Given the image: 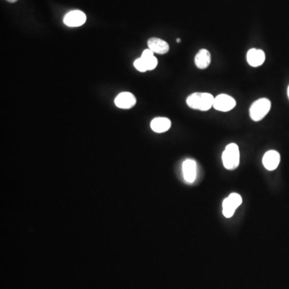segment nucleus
<instances>
[{"mask_svg":"<svg viewBox=\"0 0 289 289\" xmlns=\"http://www.w3.org/2000/svg\"><path fill=\"white\" fill-rule=\"evenodd\" d=\"M247 60L252 67L261 66L265 60V53L261 49H250L247 53Z\"/></svg>","mask_w":289,"mask_h":289,"instance_id":"10","label":"nucleus"},{"mask_svg":"<svg viewBox=\"0 0 289 289\" xmlns=\"http://www.w3.org/2000/svg\"><path fill=\"white\" fill-rule=\"evenodd\" d=\"M211 62V55L207 49H201L197 53L194 58V63L199 69H206L210 65Z\"/></svg>","mask_w":289,"mask_h":289,"instance_id":"12","label":"nucleus"},{"mask_svg":"<svg viewBox=\"0 0 289 289\" xmlns=\"http://www.w3.org/2000/svg\"><path fill=\"white\" fill-rule=\"evenodd\" d=\"M86 21V16L83 11L79 10L72 11L64 16V25L69 26H79Z\"/></svg>","mask_w":289,"mask_h":289,"instance_id":"6","label":"nucleus"},{"mask_svg":"<svg viewBox=\"0 0 289 289\" xmlns=\"http://www.w3.org/2000/svg\"><path fill=\"white\" fill-rule=\"evenodd\" d=\"M236 102L233 97L227 94H219L214 97V107L216 110L221 112H228L236 107Z\"/></svg>","mask_w":289,"mask_h":289,"instance_id":"5","label":"nucleus"},{"mask_svg":"<svg viewBox=\"0 0 289 289\" xmlns=\"http://www.w3.org/2000/svg\"><path fill=\"white\" fill-rule=\"evenodd\" d=\"M281 161V155L276 150H269L263 158V165L267 170H276Z\"/></svg>","mask_w":289,"mask_h":289,"instance_id":"8","label":"nucleus"},{"mask_svg":"<svg viewBox=\"0 0 289 289\" xmlns=\"http://www.w3.org/2000/svg\"><path fill=\"white\" fill-rule=\"evenodd\" d=\"M149 49L158 54H166L170 50L169 44L159 38H150L148 40Z\"/></svg>","mask_w":289,"mask_h":289,"instance_id":"11","label":"nucleus"},{"mask_svg":"<svg viewBox=\"0 0 289 289\" xmlns=\"http://www.w3.org/2000/svg\"><path fill=\"white\" fill-rule=\"evenodd\" d=\"M150 127L154 132L161 133L170 130L171 127V122L166 117H156L152 120L150 123Z\"/></svg>","mask_w":289,"mask_h":289,"instance_id":"13","label":"nucleus"},{"mask_svg":"<svg viewBox=\"0 0 289 289\" xmlns=\"http://www.w3.org/2000/svg\"><path fill=\"white\" fill-rule=\"evenodd\" d=\"M271 102L267 98H261L255 102L250 108V117L254 122H260L268 113Z\"/></svg>","mask_w":289,"mask_h":289,"instance_id":"3","label":"nucleus"},{"mask_svg":"<svg viewBox=\"0 0 289 289\" xmlns=\"http://www.w3.org/2000/svg\"><path fill=\"white\" fill-rule=\"evenodd\" d=\"M214 97L208 93H194L186 99V104L193 109L208 111L213 107Z\"/></svg>","mask_w":289,"mask_h":289,"instance_id":"1","label":"nucleus"},{"mask_svg":"<svg viewBox=\"0 0 289 289\" xmlns=\"http://www.w3.org/2000/svg\"><path fill=\"white\" fill-rule=\"evenodd\" d=\"M145 62H146V67H147V70L151 71L157 67L158 65V59L155 57V55L152 56H149V57H143L141 56Z\"/></svg>","mask_w":289,"mask_h":289,"instance_id":"14","label":"nucleus"},{"mask_svg":"<svg viewBox=\"0 0 289 289\" xmlns=\"http://www.w3.org/2000/svg\"><path fill=\"white\" fill-rule=\"evenodd\" d=\"M239 150L236 143H231L226 146L222 155L223 163L227 170H236L239 164Z\"/></svg>","mask_w":289,"mask_h":289,"instance_id":"2","label":"nucleus"},{"mask_svg":"<svg viewBox=\"0 0 289 289\" xmlns=\"http://www.w3.org/2000/svg\"><path fill=\"white\" fill-rule=\"evenodd\" d=\"M7 1L9 2H16L18 0H7Z\"/></svg>","mask_w":289,"mask_h":289,"instance_id":"16","label":"nucleus"},{"mask_svg":"<svg viewBox=\"0 0 289 289\" xmlns=\"http://www.w3.org/2000/svg\"><path fill=\"white\" fill-rule=\"evenodd\" d=\"M243 203L242 197L237 193H232L223 203V214L226 218H232L237 208Z\"/></svg>","mask_w":289,"mask_h":289,"instance_id":"4","label":"nucleus"},{"mask_svg":"<svg viewBox=\"0 0 289 289\" xmlns=\"http://www.w3.org/2000/svg\"><path fill=\"white\" fill-rule=\"evenodd\" d=\"M180 41H181V40H180V39H177V42H180Z\"/></svg>","mask_w":289,"mask_h":289,"instance_id":"17","label":"nucleus"},{"mask_svg":"<svg viewBox=\"0 0 289 289\" xmlns=\"http://www.w3.org/2000/svg\"><path fill=\"white\" fill-rule=\"evenodd\" d=\"M133 65H134L135 69L139 71L141 73H145L146 71H148L147 70V67H146V62L141 57L138 58V59L135 60Z\"/></svg>","mask_w":289,"mask_h":289,"instance_id":"15","label":"nucleus"},{"mask_svg":"<svg viewBox=\"0 0 289 289\" xmlns=\"http://www.w3.org/2000/svg\"><path fill=\"white\" fill-rule=\"evenodd\" d=\"M288 96H289V88H288Z\"/></svg>","mask_w":289,"mask_h":289,"instance_id":"18","label":"nucleus"},{"mask_svg":"<svg viewBox=\"0 0 289 289\" xmlns=\"http://www.w3.org/2000/svg\"><path fill=\"white\" fill-rule=\"evenodd\" d=\"M183 175L184 179L189 184H192L196 179L197 163L192 159H186L183 163Z\"/></svg>","mask_w":289,"mask_h":289,"instance_id":"7","label":"nucleus"},{"mask_svg":"<svg viewBox=\"0 0 289 289\" xmlns=\"http://www.w3.org/2000/svg\"><path fill=\"white\" fill-rule=\"evenodd\" d=\"M136 104V98L132 93H120L115 98V105L120 108H131Z\"/></svg>","mask_w":289,"mask_h":289,"instance_id":"9","label":"nucleus"}]
</instances>
